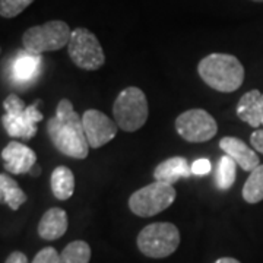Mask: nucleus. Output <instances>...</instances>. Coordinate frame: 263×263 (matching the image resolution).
<instances>
[{"instance_id": "4468645a", "label": "nucleus", "mask_w": 263, "mask_h": 263, "mask_svg": "<svg viewBox=\"0 0 263 263\" xmlns=\"http://www.w3.org/2000/svg\"><path fill=\"white\" fill-rule=\"evenodd\" d=\"M237 116L252 127H260L263 124V92L259 89L246 92L237 104Z\"/></svg>"}, {"instance_id": "423d86ee", "label": "nucleus", "mask_w": 263, "mask_h": 263, "mask_svg": "<svg viewBox=\"0 0 263 263\" xmlns=\"http://www.w3.org/2000/svg\"><path fill=\"white\" fill-rule=\"evenodd\" d=\"M138 249L142 254L152 259H164L173 254L180 246V231L171 222L149 224L138 235Z\"/></svg>"}, {"instance_id": "f8f14e48", "label": "nucleus", "mask_w": 263, "mask_h": 263, "mask_svg": "<svg viewBox=\"0 0 263 263\" xmlns=\"http://www.w3.org/2000/svg\"><path fill=\"white\" fill-rule=\"evenodd\" d=\"M41 56L32 54L27 50L18 51V54L10 62V79L18 85H28L35 81L41 70Z\"/></svg>"}, {"instance_id": "f03ea898", "label": "nucleus", "mask_w": 263, "mask_h": 263, "mask_svg": "<svg viewBox=\"0 0 263 263\" xmlns=\"http://www.w3.org/2000/svg\"><path fill=\"white\" fill-rule=\"evenodd\" d=\"M202 81L218 92H234L245 81V67L233 54L212 53L197 65Z\"/></svg>"}, {"instance_id": "5701e85b", "label": "nucleus", "mask_w": 263, "mask_h": 263, "mask_svg": "<svg viewBox=\"0 0 263 263\" xmlns=\"http://www.w3.org/2000/svg\"><path fill=\"white\" fill-rule=\"evenodd\" d=\"M59 257L60 254L54 247H44L35 254L31 263H59Z\"/></svg>"}, {"instance_id": "6e6552de", "label": "nucleus", "mask_w": 263, "mask_h": 263, "mask_svg": "<svg viewBox=\"0 0 263 263\" xmlns=\"http://www.w3.org/2000/svg\"><path fill=\"white\" fill-rule=\"evenodd\" d=\"M72 62L85 70H97L105 63V54L98 38L86 28H76L67 44Z\"/></svg>"}, {"instance_id": "393cba45", "label": "nucleus", "mask_w": 263, "mask_h": 263, "mask_svg": "<svg viewBox=\"0 0 263 263\" xmlns=\"http://www.w3.org/2000/svg\"><path fill=\"white\" fill-rule=\"evenodd\" d=\"M250 142L254 151L263 154V129H256V130L250 135Z\"/></svg>"}, {"instance_id": "bb28decb", "label": "nucleus", "mask_w": 263, "mask_h": 263, "mask_svg": "<svg viewBox=\"0 0 263 263\" xmlns=\"http://www.w3.org/2000/svg\"><path fill=\"white\" fill-rule=\"evenodd\" d=\"M214 263H241L240 260H237L234 257H219L218 260H215Z\"/></svg>"}, {"instance_id": "412c9836", "label": "nucleus", "mask_w": 263, "mask_h": 263, "mask_svg": "<svg viewBox=\"0 0 263 263\" xmlns=\"http://www.w3.org/2000/svg\"><path fill=\"white\" fill-rule=\"evenodd\" d=\"M235 177H237V162L228 155L221 157L219 164H218L216 186L221 190H228L233 187Z\"/></svg>"}, {"instance_id": "9b49d317", "label": "nucleus", "mask_w": 263, "mask_h": 263, "mask_svg": "<svg viewBox=\"0 0 263 263\" xmlns=\"http://www.w3.org/2000/svg\"><path fill=\"white\" fill-rule=\"evenodd\" d=\"M3 165L12 174H27L37 165V154L18 141H10L2 151Z\"/></svg>"}, {"instance_id": "0eeeda50", "label": "nucleus", "mask_w": 263, "mask_h": 263, "mask_svg": "<svg viewBox=\"0 0 263 263\" xmlns=\"http://www.w3.org/2000/svg\"><path fill=\"white\" fill-rule=\"evenodd\" d=\"M177 192L173 184L154 181L145 187L136 190L129 197V208L135 215L142 218L158 215L173 205L176 200Z\"/></svg>"}, {"instance_id": "c756f323", "label": "nucleus", "mask_w": 263, "mask_h": 263, "mask_svg": "<svg viewBox=\"0 0 263 263\" xmlns=\"http://www.w3.org/2000/svg\"><path fill=\"white\" fill-rule=\"evenodd\" d=\"M262 126H263V124H262Z\"/></svg>"}, {"instance_id": "dca6fc26", "label": "nucleus", "mask_w": 263, "mask_h": 263, "mask_svg": "<svg viewBox=\"0 0 263 263\" xmlns=\"http://www.w3.org/2000/svg\"><path fill=\"white\" fill-rule=\"evenodd\" d=\"M192 173V165L183 157H173L168 160L162 161L154 170V179L155 181L174 184L180 179H187Z\"/></svg>"}, {"instance_id": "20e7f679", "label": "nucleus", "mask_w": 263, "mask_h": 263, "mask_svg": "<svg viewBox=\"0 0 263 263\" xmlns=\"http://www.w3.org/2000/svg\"><path fill=\"white\" fill-rule=\"evenodd\" d=\"M114 122L123 132H136L148 120L146 95L138 86H129L117 95L113 104Z\"/></svg>"}, {"instance_id": "cd10ccee", "label": "nucleus", "mask_w": 263, "mask_h": 263, "mask_svg": "<svg viewBox=\"0 0 263 263\" xmlns=\"http://www.w3.org/2000/svg\"><path fill=\"white\" fill-rule=\"evenodd\" d=\"M40 173H41V168H40L38 165H35L34 168L31 170V173H29V174H32V176H40Z\"/></svg>"}, {"instance_id": "f3484780", "label": "nucleus", "mask_w": 263, "mask_h": 263, "mask_svg": "<svg viewBox=\"0 0 263 263\" xmlns=\"http://www.w3.org/2000/svg\"><path fill=\"white\" fill-rule=\"evenodd\" d=\"M50 183H51V192L59 200H67L73 195L75 176H73L72 170L69 167L59 165V167L53 170L51 177H50Z\"/></svg>"}, {"instance_id": "39448f33", "label": "nucleus", "mask_w": 263, "mask_h": 263, "mask_svg": "<svg viewBox=\"0 0 263 263\" xmlns=\"http://www.w3.org/2000/svg\"><path fill=\"white\" fill-rule=\"evenodd\" d=\"M70 37L72 29L65 21H48L27 29L22 35V46L29 53L41 56L46 51H57L67 46Z\"/></svg>"}, {"instance_id": "1a4fd4ad", "label": "nucleus", "mask_w": 263, "mask_h": 263, "mask_svg": "<svg viewBox=\"0 0 263 263\" xmlns=\"http://www.w3.org/2000/svg\"><path fill=\"white\" fill-rule=\"evenodd\" d=\"M176 130L181 139L193 143L211 141L218 132L216 120L202 108H192L176 119Z\"/></svg>"}, {"instance_id": "9d476101", "label": "nucleus", "mask_w": 263, "mask_h": 263, "mask_svg": "<svg viewBox=\"0 0 263 263\" xmlns=\"http://www.w3.org/2000/svg\"><path fill=\"white\" fill-rule=\"evenodd\" d=\"M85 135L92 149L101 148L105 143L111 142L117 135L119 126L107 114L100 110H86L82 114Z\"/></svg>"}, {"instance_id": "c85d7f7f", "label": "nucleus", "mask_w": 263, "mask_h": 263, "mask_svg": "<svg viewBox=\"0 0 263 263\" xmlns=\"http://www.w3.org/2000/svg\"><path fill=\"white\" fill-rule=\"evenodd\" d=\"M253 2H259V3H262L263 0H253Z\"/></svg>"}, {"instance_id": "aec40b11", "label": "nucleus", "mask_w": 263, "mask_h": 263, "mask_svg": "<svg viewBox=\"0 0 263 263\" xmlns=\"http://www.w3.org/2000/svg\"><path fill=\"white\" fill-rule=\"evenodd\" d=\"M89 260H91V247L82 240L69 243L59 257V263H89Z\"/></svg>"}, {"instance_id": "f257e3e1", "label": "nucleus", "mask_w": 263, "mask_h": 263, "mask_svg": "<svg viewBox=\"0 0 263 263\" xmlns=\"http://www.w3.org/2000/svg\"><path fill=\"white\" fill-rule=\"evenodd\" d=\"M47 132L53 145L66 157L84 160L89 154L82 116L76 113L70 100L63 98L57 104L56 116L47 123Z\"/></svg>"}, {"instance_id": "ddd939ff", "label": "nucleus", "mask_w": 263, "mask_h": 263, "mask_svg": "<svg viewBox=\"0 0 263 263\" xmlns=\"http://www.w3.org/2000/svg\"><path fill=\"white\" fill-rule=\"evenodd\" d=\"M219 148L226 152V155L233 158L237 162V165H240V168L245 171L252 173L256 167L260 165L257 154L238 138H233V136L222 138L219 141Z\"/></svg>"}, {"instance_id": "6ab92c4d", "label": "nucleus", "mask_w": 263, "mask_h": 263, "mask_svg": "<svg viewBox=\"0 0 263 263\" xmlns=\"http://www.w3.org/2000/svg\"><path fill=\"white\" fill-rule=\"evenodd\" d=\"M243 199L247 203H259L263 200V165L250 173L249 179L243 186Z\"/></svg>"}, {"instance_id": "7ed1b4c3", "label": "nucleus", "mask_w": 263, "mask_h": 263, "mask_svg": "<svg viewBox=\"0 0 263 263\" xmlns=\"http://www.w3.org/2000/svg\"><path fill=\"white\" fill-rule=\"evenodd\" d=\"M38 104L40 100L27 105L16 94H10L5 100V116L2 117V122L10 138L32 139L37 135V123L43 120V113L38 111Z\"/></svg>"}, {"instance_id": "4be33fe9", "label": "nucleus", "mask_w": 263, "mask_h": 263, "mask_svg": "<svg viewBox=\"0 0 263 263\" xmlns=\"http://www.w3.org/2000/svg\"><path fill=\"white\" fill-rule=\"evenodd\" d=\"M34 0H0V15L10 19L18 16L28 8Z\"/></svg>"}, {"instance_id": "b1692460", "label": "nucleus", "mask_w": 263, "mask_h": 263, "mask_svg": "<svg viewBox=\"0 0 263 263\" xmlns=\"http://www.w3.org/2000/svg\"><path fill=\"white\" fill-rule=\"evenodd\" d=\"M211 170H212V165H211V162L206 158H199V160H196L192 164V173L195 176H199V177L209 174Z\"/></svg>"}, {"instance_id": "2eb2a0df", "label": "nucleus", "mask_w": 263, "mask_h": 263, "mask_svg": "<svg viewBox=\"0 0 263 263\" xmlns=\"http://www.w3.org/2000/svg\"><path fill=\"white\" fill-rule=\"evenodd\" d=\"M67 214L62 208H51L38 222V234L43 240L53 241L63 237L67 231Z\"/></svg>"}, {"instance_id": "a211bd4d", "label": "nucleus", "mask_w": 263, "mask_h": 263, "mask_svg": "<svg viewBox=\"0 0 263 263\" xmlns=\"http://www.w3.org/2000/svg\"><path fill=\"white\" fill-rule=\"evenodd\" d=\"M0 193H2V202L6 203L12 211H18L27 202L25 192L8 174L0 176Z\"/></svg>"}, {"instance_id": "a878e982", "label": "nucleus", "mask_w": 263, "mask_h": 263, "mask_svg": "<svg viewBox=\"0 0 263 263\" xmlns=\"http://www.w3.org/2000/svg\"><path fill=\"white\" fill-rule=\"evenodd\" d=\"M5 263H28V257L22 252H12Z\"/></svg>"}]
</instances>
